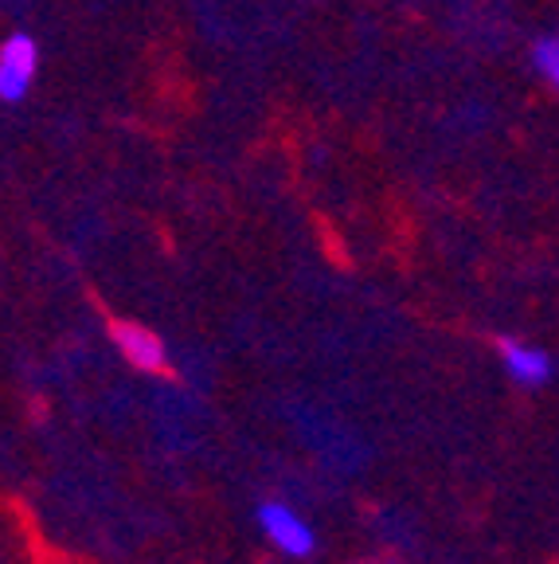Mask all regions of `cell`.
Returning <instances> with one entry per match:
<instances>
[{
  "label": "cell",
  "instance_id": "1",
  "mask_svg": "<svg viewBox=\"0 0 559 564\" xmlns=\"http://www.w3.org/2000/svg\"><path fill=\"white\" fill-rule=\"evenodd\" d=\"M259 525H263L266 541L286 556H309L317 549L314 529L297 518V510H289L286 502H263L259 506Z\"/></svg>",
  "mask_w": 559,
  "mask_h": 564
},
{
  "label": "cell",
  "instance_id": "2",
  "mask_svg": "<svg viewBox=\"0 0 559 564\" xmlns=\"http://www.w3.org/2000/svg\"><path fill=\"white\" fill-rule=\"evenodd\" d=\"M35 63H40V55H35L32 35L17 32L4 40V47H0V98L4 102H20L32 90Z\"/></svg>",
  "mask_w": 559,
  "mask_h": 564
},
{
  "label": "cell",
  "instance_id": "3",
  "mask_svg": "<svg viewBox=\"0 0 559 564\" xmlns=\"http://www.w3.org/2000/svg\"><path fill=\"white\" fill-rule=\"evenodd\" d=\"M110 337H114V345L125 352V361H130L133 369H145V372L165 369V341H161L153 329L138 326V322H114Z\"/></svg>",
  "mask_w": 559,
  "mask_h": 564
},
{
  "label": "cell",
  "instance_id": "4",
  "mask_svg": "<svg viewBox=\"0 0 559 564\" xmlns=\"http://www.w3.org/2000/svg\"><path fill=\"white\" fill-rule=\"evenodd\" d=\"M501 365L505 372L516 380L520 388H540L551 380V357L536 345H525V341H501Z\"/></svg>",
  "mask_w": 559,
  "mask_h": 564
},
{
  "label": "cell",
  "instance_id": "5",
  "mask_svg": "<svg viewBox=\"0 0 559 564\" xmlns=\"http://www.w3.org/2000/svg\"><path fill=\"white\" fill-rule=\"evenodd\" d=\"M533 63L544 79L559 90V35H548V40H540V44L533 47Z\"/></svg>",
  "mask_w": 559,
  "mask_h": 564
}]
</instances>
